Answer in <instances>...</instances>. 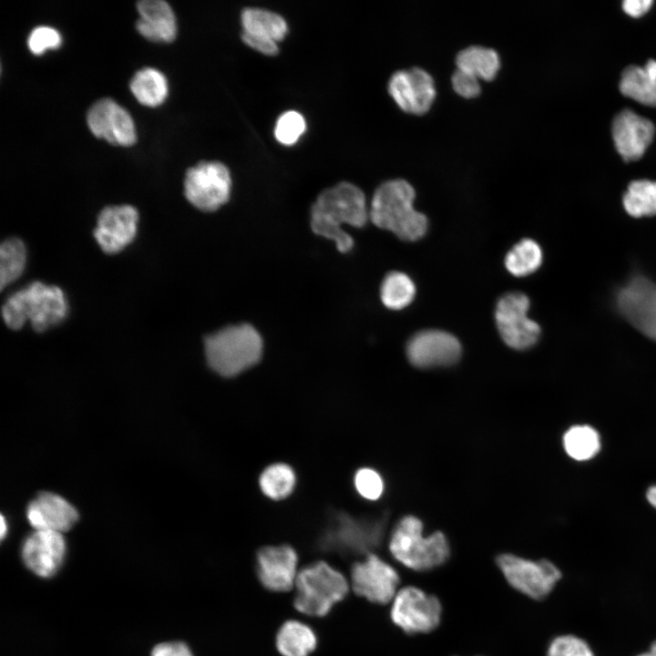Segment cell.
<instances>
[{"instance_id":"cell-1","label":"cell","mask_w":656,"mask_h":656,"mask_svg":"<svg viewBox=\"0 0 656 656\" xmlns=\"http://www.w3.org/2000/svg\"><path fill=\"white\" fill-rule=\"evenodd\" d=\"M368 219L369 210L364 192L346 181L322 191L311 209L313 231L334 241L337 250L343 253L353 248L354 240L343 231V224L360 228Z\"/></svg>"},{"instance_id":"cell-2","label":"cell","mask_w":656,"mask_h":656,"mask_svg":"<svg viewBox=\"0 0 656 656\" xmlns=\"http://www.w3.org/2000/svg\"><path fill=\"white\" fill-rule=\"evenodd\" d=\"M415 192L406 180L382 183L374 191L369 210L373 223L404 241H417L427 230L426 217L414 209Z\"/></svg>"},{"instance_id":"cell-3","label":"cell","mask_w":656,"mask_h":656,"mask_svg":"<svg viewBox=\"0 0 656 656\" xmlns=\"http://www.w3.org/2000/svg\"><path fill=\"white\" fill-rule=\"evenodd\" d=\"M67 313V302L63 291L56 285L34 282L11 294L2 307L5 324L13 330L30 322L38 333L58 324Z\"/></svg>"},{"instance_id":"cell-4","label":"cell","mask_w":656,"mask_h":656,"mask_svg":"<svg viewBox=\"0 0 656 656\" xmlns=\"http://www.w3.org/2000/svg\"><path fill=\"white\" fill-rule=\"evenodd\" d=\"M210 368L222 376H234L256 364L262 354V340L257 330L241 323L226 326L204 340Z\"/></svg>"},{"instance_id":"cell-5","label":"cell","mask_w":656,"mask_h":656,"mask_svg":"<svg viewBox=\"0 0 656 656\" xmlns=\"http://www.w3.org/2000/svg\"><path fill=\"white\" fill-rule=\"evenodd\" d=\"M392 556L414 571H430L445 564L450 556L446 536L436 531L423 535V524L415 517L406 516L395 527L389 540Z\"/></svg>"},{"instance_id":"cell-6","label":"cell","mask_w":656,"mask_h":656,"mask_svg":"<svg viewBox=\"0 0 656 656\" xmlns=\"http://www.w3.org/2000/svg\"><path fill=\"white\" fill-rule=\"evenodd\" d=\"M294 589L293 603L297 610L321 617L346 596L349 584L341 572L318 561L299 571Z\"/></svg>"},{"instance_id":"cell-7","label":"cell","mask_w":656,"mask_h":656,"mask_svg":"<svg viewBox=\"0 0 656 656\" xmlns=\"http://www.w3.org/2000/svg\"><path fill=\"white\" fill-rule=\"evenodd\" d=\"M496 564L511 588L536 600L547 598L561 579L559 568L547 559L503 553L496 558Z\"/></svg>"},{"instance_id":"cell-8","label":"cell","mask_w":656,"mask_h":656,"mask_svg":"<svg viewBox=\"0 0 656 656\" xmlns=\"http://www.w3.org/2000/svg\"><path fill=\"white\" fill-rule=\"evenodd\" d=\"M442 613V604L436 596L415 586H405L392 601L390 619L408 635L425 634L439 626Z\"/></svg>"},{"instance_id":"cell-9","label":"cell","mask_w":656,"mask_h":656,"mask_svg":"<svg viewBox=\"0 0 656 656\" xmlns=\"http://www.w3.org/2000/svg\"><path fill=\"white\" fill-rule=\"evenodd\" d=\"M231 178L220 161H201L190 168L184 179V194L194 207L214 211L230 199Z\"/></svg>"},{"instance_id":"cell-10","label":"cell","mask_w":656,"mask_h":656,"mask_svg":"<svg viewBox=\"0 0 656 656\" xmlns=\"http://www.w3.org/2000/svg\"><path fill=\"white\" fill-rule=\"evenodd\" d=\"M615 303L634 328L656 342V283L636 274L618 290Z\"/></svg>"},{"instance_id":"cell-11","label":"cell","mask_w":656,"mask_h":656,"mask_svg":"<svg viewBox=\"0 0 656 656\" xmlns=\"http://www.w3.org/2000/svg\"><path fill=\"white\" fill-rule=\"evenodd\" d=\"M529 300L522 292H509L497 302L496 323L503 341L511 348L525 350L533 346L540 334L539 325L528 317Z\"/></svg>"},{"instance_id":"cell-12","label":"cell","mask_w":656,"mask_h":656,"mask_svg":"<svg viewBox=\"0 0 656 656\" xmlns=\"http://www.w3.org/2000/svg\"><path fill=\"white\" fill-rule=\"evenodd\" d=\"M400 583L398 572L374 554L356 562L351 569V586L358 596L375 604L393 601Z\"/></svg>"},{"instance_id":"cell-13","label":"cell","mask_w":656,"mask_h":656,"mask_svg":"<svg viewBox=\"0 0 656 656\" xmlns=\"http://www.w3.org/2000/svg\"><path fill=\"white\" fill-rule=\"evenodd\" d=\"M388 92L403 111L417 116L425 114L436 97L432 77L416 67L395 72L388 81Z\"/></svg>"},{"instance_id":"cell-14","label":"cell","mask_w":656,"mask_h":656,"mask_svg":"<svg viewBox=\"0 0 656 656\" xmlns=\"http://www.w3.org/2000/svg\"><path fill=\"white\" fill-rule=\"evenodd\" d=\"M461 344L453 334L441 330H424L413 335L406 344L409 362L418 368L447 366L461 355Z\"/></svg>"},{"instance_id":"cell-15","label":"cell","mask_w":656,"mask_h":656,"mask_svg":"<svg viewBox=\"0 0 656 656\" xmlns=\"http://www.w3.org/2000/svg\"><path fill=\"white\" fill-rule=\"evenodd\" d=\"M87 122L95 136L112 144L129 146L137 139L131 116L111 98L96 101L87 111Z\"/></svg>"},{"instance_id":"cell-16","label":"cell","mask_w":656,"mask_h":656,"mask_svg":"<svg viewBox=\"0 0 656 656\" xmlns=\"http://www.w3.org/2000/svg\"><path fill=\"white\" fill-rule=\"evenodd\" d=\"M138 221V213L133 206H108L97 217L94 237L104 252H119L134 240Z\"/></svg>"},{"instance_id":"cell-17","label":"cell","mask_w":656,"mask_h":656,"mask_svg":"<svg viewBox=\"0 0 656 656\" xmlns=\"http://www.w3.org/2000/svg\"><path fill=\"white\" fill-rule=\"evenodd\" d=\"M298 557L289 545L269 546L257 553L256 570L261 583L273 591L294 588L298 576Z\"/></svg>"},{"instance_id":"cell-18","label":"cell","mask_w":656,"mask_h":656,"mask_svg":"<svg viewBox=\"0 0 656 656\" xmlns=\"http://www.w3.org/2000/svg\"><path fill=\"white\" fill-rule=\"evenodd\" d=\"M66 555V542L62 533L35 530L23 543L22 559L26 566L42 578L54 576Z\"/></svg>"},{"instance_id":"cell-19","label":"cell","mask_w":656,"mask_h":656,"mask_svg":"<svg viewBox=\"0 0 656 656\" xmlns=\"http://www.w3.org/2000/svg\"><path fill=\"white\" fill-rule=\"evenodd\" d=\"M655 132L653 123L630 109L620 111L613 119L612 137L619 154L626 161L642 157Z\"/></svg>"},{"instance_id":"cell-20","label":"cell","mask_w":656,"mask_h":656,"mask_svg":"<svg viewBox=\"0 0 656 656\" xmlns=\"http://www.w3.org/2000/svg\"><path fill=\"white\" fill-rule=\"evenodd\" d=\"M26 517L35 530L62 533L73 527L78 514L62 497L53 493H42L29 503Z\"/></svg>"},{"instance_id":"cell-21","label":"cell","mask_w":656,"mask_h":656,"mask_svg":"<svg viewBox=\"0 0 656 656\" xmlns=\"http://www.w3.org/2000/svg\"><path fill=\"white\" fill-rule=\"evenodd\" d=\"M140 17L137 20L138 31L146 38L156 42H169L176 36L175 15L163 0H141L137 4Z\"/></svg>"},{"instance_id":"cell-22","label":"cell","mask_w":656,"mask_h":656,"mask_svg":"<svg viewBox=\"0 0 656 656\" xmlns=\"http://www.w3.org/2000/svg\"><path fill=\"white\" fill-rule=\"evenodd\" d=\"M242 33L278 43L287 32L285 19L277 13L258 7H247L241 11Z\"/></svg>"},{"instance_id":"cell-23","label":"cell","mask_w":656,"mask_h":656,"mask_svg":"<svg viewBox=\"0 0 656 656\" xmlns=\"http://www.w3.org/2000/svg\"><path fill=\"white\" fill-rule=\"evenodd\" d=\"M456 67L478 79L493 80L500 67L498 54L492 48L470 46L459 51L456 57Z\"/></svg>"},{"instance_id":"cell-24","label":"cell","mask_w":656,"mask_h":656,"mask_svg":"<svg viewBox=\"0 0 656 656\" xmlns=\"http://www.w3.org/2000/svg\"><path fill=\"white\" fill-rule=\"evenodd\" d=\"M316 643L313 630L298 620L283 623L276 637V646L282 656H308Z\"/></svg>"},{"instance_id":"cell-25","label":"cell","mask_w":656,"mask_h":656,"mask_svg":"<svg viewBox=\"0 0 656 656\" xmlns=\"http://www.w3.org/2000/svg\"><path fill=\"white\" fill-rule=\"evenodd\" d=\"M130 90L141 104L156 107L166 98L168 83L165 76L158 69L143 67L131 78Z\"/></svg>"},{"instance_id":"cell-26","label":"cell","mask_w":656,"mask_h":656,"mask_svg":"<svg viewBox=\"0 0 656 656\" xmlns=\"http://www.w3.org/2000/svg\"><path fill=\"white\" fill-rule=\"evenodd\" d=\"M600 445L598 431L588 425H573L563 436L566 453L577 461L593 458L600 452Z\"/></svg>"},{"instance_id":"cell-27","label":"cell","mask_w":656,"mask_h":656,"mask_svg":"<svg viewBox=\"0 0 656 656\" xmlns=\"http://www.w3.org/2000/svg\"><path fill=\"white\" fill-rule=\"evenodd\" d=\"M626 212L634 218L656 215V181L634 180L622 199Z\"/></svg>"},{"instance_id":"cell-28","label":"cell","mask_w":656,"mask_h":656,"mask_svg":"<svg viewBox=\"0 0 656 656\" xmlns=\"http://www.w3.org/2000/svg\"><path fill=\"white\" fill-rule=\"evenodd\" d=\"M542 262L540 246L531 239H524L507 253L505 266L514 276L524 277L537 271Z\"/></svg>"},{"instance_id":"cell-29","label":"cell","mask_w":656,"mask_h":656,"mask_svg":"<svg viewBox=\"0 0 656 656\" xmlns=\"http://www.w3.org/2000/svg\"><path fill=\"white\" fill-rule=\"evenodd\" d=\"M415 295V283L408 275L401 272H389L381 284L382 302L392 310H401L408 306Z\"/></svg>"},{"instance_id":"cell-30","label":"cell","mask_w":656,"mask_h":656,"mask_svg":"<svg viewBox=\"0 0 656 656\" xmlns=\"http://www.w3.org/2000/svg\"><path fill=\"white\" fill-rule=\"evenodd\" d=\"M295 480V474L290 466L276 463L262 471L259 484L265 496L274 500H280L292 492Z\"/></svg>"},{"instance_id":"cell-31","label":"cell","mask_w":656,"mask_h":656,"mask_svg":"<svg viewBox=\"0 0 656 656\" xmlns=\"http://www.w3.org/2000/svg\"><path fill=\"white\" fill-rule=\"evenodd\" d=\"M620 90L625 97L642 105L656 107V90L643 67L634 65L627 67L621 74Z\"/></svg>"},{"instance_id":"cell-32","label":"cell","mask_w":656,"mask_h":656,"mask_svg":"<svg viewBox=\"0 0 656 656\" xmlns=\"http://www.w3.org/2000/svg\"><path fill=\"white\" fill-rule=\"evenodd\" d=\"M26 262V250L20 239L10 238L1 244L0 287L2 290L23 273Z\"/></svg>"},{"instance_id":"cell-33","label":"cell","mask_w":656,"mask_h":656,"mask_svg":"<svg viewBox=\"0 0 656 656\" xmlns=\"http://www.w3.org/2000/svg\"><path fill=\"white\" fill-rule=\"evenodd\" d=\"M305 128L306 122L303 116L295 110H289L278 118L274 136L281 144L291 146L298 141Z\"/></svg>"},{"instance_id":"cell-34","label":"cell","mask_w":656,"mask_h":656,"mask_svg":"<svg viewBox=\"0 0 656 656\" xmlns=\"http://www.w3.org/2000/svg\"><path fill=\"white\" fill-rule=\"evenodd\" d=\"M547 656H594V653L583 639L565 634L557 636L549 641Z\"/></svg>"},{"instance_id":"cell-35","label":"cell","mask_w":656,"mask_h":656,"mask_svg":"<svg viewBox=\"0 0 656 656\" xmlns=\"http://www.w3.org/2000/svg\"><path fill=\"white\" fill-rule=\"evenodd\" d=\"M61 44L59 32L47 26L35 27L27 38V46L35 55H40L48 48H56Z\"/></svg>"},{"instance_id":"cell-36","label":"cell","mask_w":656,"mask_h":656,"mask_svg":"<svg viewBox=\"0 0 656 656\" xmlns=\"http://www.w3.org/2000/svg\"><path fill=\"white\" fill-rule=\"evenodd\" d=\"M354 486L362 497L370 500L377 499L384 489L380 475L371 468H361L356 472Z\"/></svg>"},{"instance_id":"cell-37","label":"cell","mask_w":656,"mask_h":656,"mask_svg":"<svg viewBox=\"0 0 656 656\" xmlns=\"http://www.w3.org/2000/svg\"><path fill=\"white\" fill-rule=\"evenodd\" d=\"M451 83L454 91L465 98H474L481 92L479 79L459 69L452 75Z\"/></svg>"},{"instance_id":"cell-38","label":"cell","mask_w":656,"mask_h":656,"mask_svg":"<svg viewBox=\"0 0 656 656\" xmlns=\"http://www.w3.org/2000/svg\"><path fill=\"white\" fill-rule=\"evenodd\" d=\"M151 656H193L190 649L183 642H163L155 646Z\"/></svg>"},{"instance_id":"cell-39","label":"cell","mask_w":656,"mask_h":656,"mask_svg":"<svg viewBox=\"0 0 656 656\" xmlns=\"http://www.w3.org/2000/svg\"><path fill=\"white\" fill-rule=\"evenodd\" d=\"M241 40L248 46L265 56H275L278 54L279 47L274 41L257 38L244 33H241Z\"/></svg>"},{"instance_id":"cell-40","label":"cell","mask_w":656,"mask_h":656,"mask_svg":"<svg viewBox=\"0 0 656 656\" xmlns=\"http://www.w3.org/2000/svg\"><path fill=\"white\" fill-rule=\"evenodd\" d=\"M652 3L651 0H625L622 8L629 15L639 17L650 9Z\"/></svg>"},{"instance_id":"cell-41","label":"cell","mask_w":656,"mask_h":656,"mask_svg":"<svg viewBox=\"0 0 656 656\" xmlns=\"http://www.w3.org/2000/svg\"><path fill=\"white\" fill-rule=\"evenodd\" d=\"M643 68L650 82L656 90V61L649 60Z\"/></svg>"},{"instance_id":"cell-42","label":"cell","mask_w":656,"mask_h":656,"mask_svg":"<svg viewBox=\"0 0 656 656\" xmlns=\"http://www.w3.org/2000/svg\"><path fill=\"white\" fill-rule=\"evenodd\" d=\"M646 498L648 502L656 508V485L651 486L648 488L646 492Z\"/></svg>"},{"instance_id":"cell-43","label":"cell","mask_w":656,"mask_h":656,"mask_svg":"<svg viewBox=\"0 0 656 656\" xmlns=\"http://www.w3.org/2000/svg\"><path fill=\"white\" fill-rule=\"evenodd\" d=\"M7 531V526L4 517H1V538H4Z\"/></svg>"},{"instance_id":"cell-44","label":"cell","mask_w":656,"mask_h":656,"mask_svg":"<svg viewBox=\"0 0 656 656\" xmlns=\"http://www.w3.org/2000/svg\"><path fill=\"white\" fill-rule=\"evenodd\" d=\"M650 653H651L652 656H656V641L652 643V645H651V647Z\"/></svg>"},{"instance_id":"cell-45","label":"cell","mask_w":656,"mask_h":656,"mask_svg":"<svg viewBox=\"0 0 656 656\" xmlns=\"http://www.w3.org/2000/svg\"><path fill=\"white\" fill-rule=\"evenodd\" d=\"M638 656H652L650 652L641 653Z\"/></svg>"}]
</instances>
